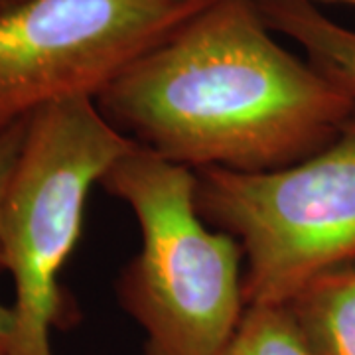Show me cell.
<instances>
[{
  "mask_svg": "<svg viewBox=\"0 0 355 355\" xmlns=\"http://www.w3.org/2000/svg\"><path fill=\"white\" fill-rule=\"evenodd\" d=\"M135 146L91 97L51 103L28 119L0 202L2 270L14 282L12 334L4 355H53L51 330L77 320L60 270L81 237L91 188Z\"/></svg>",
  "mask_w": 355,
  "mask_h": 355,
  "instance_id": "3957f363",
  "label": "cell"
},
{
  "mask_svg": "<svg viewBox=\"0 0 355 355\" xmlns=\"http://www.w3.org/2000/svg\"><path fill=\"white\" fill-rule=\"evenodd\" d=\"M99 186L139 223L140 249L116 296L146 336L142 355L219 354L247 308L245 254L200 216L196 172L135 146Z\"/></svg>",
  "mask_w": 355,
  "mask_h": 355,
  "instance_id": "7a4b0ae2",
  "label": "cell"
},
{
  "mask_svg": "<svg viewBox=\"0 0 355 355\" xmlns=\"http://www.w3.org/2000/svg\"><path fill=\"white\" fill-rule=\"evenodd\" d=\"M209 0H14L0 12V137L91 97Z\"/></svg>",
  "mask_w": 355,
  "mask_h": 355,
  "instance_id": "5b68a950",
  "label": "cell"
},
{
  "mask_svg": "<svg viewBox=\"0 0 355 355\" xmlns=\"http://www.w3.org/2000/svg\"><path fill=\"white\" fill-rule=\"evenodd\" d=\"M10 334H12V308L0 304V355L6 354Z\"/></svg>",
  "mask_w": 355,
  "mask_h": 355,
  "instance_id": "30bf717a",
  "label": "cell"
},
{
  "mask_svg": "<svg viewBox=\"0 0 355 355\" xmlns=\"http://www.w3.org/2000/svg\"><path fill=\"white\" fill-rule=\"evenodd\" d=\"M308 2H314V0H308ZM330 2H345V4H355V0H330Z\"/></svg>",
  "mask_w": 355,
  "mask_h": 355,
  "instance_id": "7c38bea8",
  "label": "cell"
},
{
  "mask_svg": "<svg viewBox=\"0 0 355 355\" xmlns=\"http://www.w3.org/2000/svg\"><path fill=\"white\" fill-rule=\"evenodd\" d=\"M316 355H355V261L306 282L286 302Z\"/></svg>",
  "mask_w": 355,
  "mask_h": 355,
  "instance_id": "52a82bcc",
  "label": "cell"
},
{
  "mask_svg": "<svg viewBox=\"0 0 355 355\" xmlns=\"http://www.w3.org/2000/svg\"><path fill=\"white\" fill-rule=\"evenodd\" d=\"M14 0H0V12H2V10H4V8H6V6H8V4H12Z\"/></svg>",
  "mask_w": 355,
  "mask_h": 355,
  "instance_id": "8fae6325",
  "label": "cell"
},
{
  "mask_svg": "<svg viewBox=\"0 0 355 355\" xmlns=\"http://www.w3.org/2000/svg\"><path fill=\"white\" fill-rule=\"evenodd\" d=\"M95 103L137 146L193 172L296 164L355 113L347 93L270 36L257 0H209Z\"/></svg>",
  "mask_w": 355,
  "mask_h": 355,
  "instance_id": "6da1fadb",
  "label": "cell"
},
{
  "mask_svg": "<svg viewBox=\"0 0 355 355\" xmlns=\"http://www.w3.org/2000/svg\"><path fill=\"white\" fill-rule=\"evenodd\" d=\"M30 119V116H28ZM28 119L18 123L16 127L6 130L0 137V202H2V193L6 190L8 178L12 174V168L18 160V154L22 150L26 137V127H28ZM0 270H2V254H0Z\"/></svg>",
  "mask_w": 355,
  "mask_h": 355,
  "instance_id": "9c48e42d",
  "label": "cell"
},
{
  "mask_svg": "<svg viewBox=\"0 0 355 355\" xmlns=\"http://www.w3.org/2000/svg\"><path fill=\"white\" fill-rule=\"evenodd\" d=\"M196 205L245 254V302L286 304L355 261V113L316 154L272 172L196 170Z\"/></svg>",
  "mask_w": 355,
  "mask_h": 355,
  "instance_id": "277c9868",
  "label": "cell"
},
{
  "mask_svg": "<svg viewBox=\"0 0 355 355\" xmlns=\"http://www.w3.org/2000/svg\"><path fill=\"white\" fill-rule=\"evenodd\" d=\"M270 32L296 42L306 60L355 101V30L334 22L308 0H257Z\"/></svg>",
  "mask_w": 355,
  "mask_h": 355,
  "instance_id": "8992f818",
  "label": "cell"
},
{
  "mask_svg": "<svg viewBox=\"0 0 355 355\" xmlns=\"http://www.w3.org/2000/svg\"><path fill=\"white\" fill-rule=\"evenodd\" d=\"M217 355H316L286 304H249Z\"/></svg>",
  "mask_w": 355,
  "mask_h": 355,
  "instance_id": "ba28073f",
  "label": "cell"
}]
</instances>
